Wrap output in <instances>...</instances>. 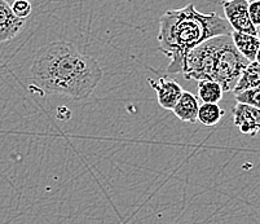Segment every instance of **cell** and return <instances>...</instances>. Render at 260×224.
<instances>
[{"instance_id":"cell-1","label":"cell","mask_w":260,"mask_h":224,"mask_svg":"<svg viewBox=\"0 0 260 224\" xmlns=\"http://www.w3.org/2000/svg\"><path fill=\"white\" fill-rule=\"evenodd\" d=\"M103 74L96 58L65 41L42 47L31 65L32 82L38 88L75 101L87 100L100 84Z\"/></svg>"},{"instance_id":"cell-2","label":"cell","mask_w":260,"mask_h":224,"mask_svg":"<svg viewBox=\"0 0 260 224\" xmlns=\"http://www.w3.org/2000/svg\"><path fill=\"white\" fill-rule=\"evenodd\" d=\"M232 31L225 17L215 12L201 13L193 4L166 11L160 16L158 42L160 51L170 58L167 73L181 74L184 61L191 49L210 38Z\"/></svg>"},{"instance_id":"cell-3","label":"cell","mask_w":260,"mask_h":224,"mask_svg":"<svg viewBox=\"0 0 260 224\" xmlns=\"http://www.w3.org/2000/svg\"><path fill=\"white\" fill-rule=\"evenodd\" d=\"M250 61L235 46L231 34L217 37L215 79L224 92H232Z\"/></svg>"},{"instance_id":"cell-4","label":"cell","mask_w":260,"mask_h":224,"mask_svg":"<svg viewBox=\"0 0 260 224\" xmlns=\"http://www.w3.org/2000/svg\"><path fill=\"white\" fill-rule=\"evenodd\" d=\"M219 37V35H217ZM217 37L210 38L191 49L184 61L181 74L185 79L193 81H214L216 65Z\"/></svg>"},{"instance_id":"cell-5","label":"cell","mask_w":260,"mask_h":224,"mask_svg":"<svg viewBox=\"0 0 260 224\" xmlns=\"http://www.w3.org/2000/svg\"><path fill=\"white\" fill-rule=\"evenodd\" d=\"M223 9L232 29L240 33L257 35V27L251 22L249 16L247 0H226L223 2Z\"/></svg>"},{"instance_id":"cell-6","label":"cell","mask_w":260,"mask_h":224,"mask_svg":"<svg viewBox=\"0 0 260 224\" xmlns=\"http://www.w3.org/2000/svg\"><path fill=\"white\" fill-rule=\"evenodd\" d=\"M233 123L243 135L256 136L260 134V109L237 103L233 107Z\"/></svg>"},{"instance_id":"cell-7","label":"cell","mask_w":260,"mask_h":224,"mask_svg":"<svg viewBox=\"0 0 260 224\" xmlns=\"http://www.w3.org/2000/svg\"><path fill=\"white\" fill-rule=\"evenodd\" d=\"M148 83L157 92L158 104H159L163 109L167 110L174 109V107L176 105V103L179 101V99H180L181 93L184 91L177 82L169 79L166 77L159 78L158 82L148 79Z\"/></svg>"},{"instance_id":"cell-8","label":"cell","mask_w":260,"mask_h":224,"mask_svg":"<svg viewBox=\"0 0 260 224\" xmlns=\"http://www.w3.org/2000/svg\"><path fill=\"white\" fill-rule=\"evenodd\" d=\"M25 20L13 13L6 0H0V43L12 41L22 30Z\"/></svg>"},{"instance_id":"cell-9","label":"cell","mask_w":260,"mask_h":224,"mask_svg":"<svg viewBox=\"0 0 260 224\" xmlns=\"http://www.w3.org/2000/svg\"><path fill=\"white\" fill-rule=\"evenodd\" d=\"M198 109H200V104H198L197 96L189 91H183L172 112L180 121L194 123L197 122Z\"/></svg>"},{"instance_id":"cell-10","label":"cell","mask_w":260,"mask_h":224,"mask_svg":"<svg viewBox=\"0 0 260 224\" xmlns=\"http://www.w3.org/2000/svg\"><path fill=\"white\" fill-rule=\"evenodd\" d=\"M231 37L238 51L249 61H254L255 57H256L257 49L260 47L259 37L257 35L247 34V33L236 31V30L232 31Z\"/></svg>"},{"instance_id":"cell-11","label":"cell","mask_w":260,"mask_h":224,"mask_svg":"<svg viewBox=\"0 0 260 224\" xmlns=\"http://www.w3.org/2000/svg\"><path fill=\"white\" fill-rule=\"evenodd\" d=\"M260 86V63L257 61H250L247 67L243 69L237 84L233 88V93H238L245 89L254 88V87Z\"/></svg>"},{"instance_id":"cell-12","label":"cell","mask_w":260,"mask_h":224,"mask_svg":"<svg viewBox=\"0 0 260 224\" xmlns=\"http://www.w3.org/2000/svg\"><path fill=\"white\" fill-rule=\"evenodd\" d=\"M225 112L216 103H203L198 109L197 122L203 126H216L221 121Z\"/></svg>"},{"instance_id":"cell-13","label":"cell","mask_w":260,"mask_h":224,"mask_svg":"<svg viewBox=\"0 0 260 224\" xmlns=\"http://www.w3.org/2000/svg\"><path fill=\"white\" fill-rule=\"evenodd\" d=\"M224 89L216 81L198 82V98L202 103H219L223 99Z\"/></svg>"},{"instance_id":"cell-14","label":"cell","mask_w":260,"mask_h":224,"mask_svg":"<svg viewBox=\"0 0 260 224\" xmlns=\"http://www.w3.org/2000/svg\"><path fill=\"white\" fill-rule=\"evenodd\" d=\"M235 96L237 103L249 104V105H252V107L260 109V86L238 92Z\"/></svg>"},{"instance_id":"cell-15","label":"cell","mask_w":260,"mask_h":224,"mask_svg":"<svg viewBox=\"0 0 260 224\" xmlns=\"http://www.w3.org/2000/svg\"><path fill=\"white\" fill-rule=\"evenodd\" d=\"M11 8L17 17L23 18V20L29 17L32 11L31 3H30L29 0H15L12 3Z\"/></svg>"},{"instance_id":"cell-16","label":"cell","mask_w":260,"mask_h":224,"mask_svg":"<svg viewBox=\"0 0 260 224\" xmlns=\"http://www.w3.org/2000/svg\"><path fill=\"white\" fill-rule=\"evenodd\" d=\"M249 16L251 18V22L256 27L260 26V0H255L249 3Z\"/></svg>"},{"instance_id":"cell-17","label":"cell","mask_w":260,"mask_h":224,"mask_svg":"<svg viewBox=\"0 0 260 224\" xmlns=\"http://www.w3.org/2000/svg\"><path fill=\"white\" fill-rule=\"evenodd\" d=\"M255 61H257V62L260 63V47H259V49H257V53H256V57H255Z\"/></svg>"},{"instance_id":"cell-18","label":"cell","mask_w":260,"mask_h":224,"mask_svg":"<svg viewBox=\"0 0 260 224\" xmlns=\"http://www.w3.org/2000/svg\"><path fill=\"white\" fill-rule=\"evenodd\" d=\"M257 37H259V39H260V26L257 27Z\"/></svg>"},{"instance_id":"cell-19","label":"cell","mask_w":260,"mask_h":224,"mask_svg":"<svg viewBox=\"0 0 260 224\" xmlns=\"http://www.w3.org/2000/svg\"><path fill=\"white\" fill-rule=\"evenodd\" d=\"M247 2H249V3H251V2H255V0H247Z\"/></svg>"}]
</instances>
